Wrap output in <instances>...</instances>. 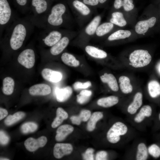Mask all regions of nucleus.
<instances>
[{"label":"nucleus","mask_w":160,"mask_h":160,"mask_svg":"<svg viewBox=\"0 0 160 160\" xmlns=\"http://www.w3.org/2000/svg\"><path fill=\"white\" fill-rule=\"evenodd\" d=\"M35 26L30 15L23 18L18 17L5 30L2 42L7 44L10 49L17 50L30 37Z\"/></svg>","instance_id":"nucleus-1"},{"label":"nucleus","mask_w":160,"mask_h":160,"mask_svg":"<svg viewBox=\"0 0 160 160\" xmlns=\"http://www.w3.org/2000/svg\"><path fill=\"white\" fill-rule=\"evenodd\" d=\"M68 7L66 1L52 6L37 27L43 29L70 28L73 19Z\"/></svg>","instance_id":"nucleus-2"},{"label":"nucleus","mask_w":160,"mask_h":160,"mask_svg":"<svg viewBox=\"0 0 160 160\" xmlns=\"http://www.w3.org/2000/svg\"><path fill=\"white\" fill-rule=\"evenodd\" d=\"M68 7L73 12L79 26H83L90 20L96 10L80 0H66Z\"/></svg>","instance_id":"nucleus-3"},{"label":"nucleus","mask_w":160,"mask_h":160,"mask_svg":"<svg viewBox=\"0 0 160 160\" xmlns=\"http://www.w3.org/2000/svg\"><path fill=\"white\" fill-rule=\"evenodd\" d=\"M59 0H31L30 15L31 20L35 26L38 25L47 14L53 3Z\"/></svg>","instance_id":"nucleus-4"},{"label":"nucleus","mask_w":160,"mask_h":160,"mask_svg":"<svg viewBox=\"0 0 160 160\" xmlns=\"http://www.w3.org/2000/svg\"><path fill=\"white\" fill-rule=\"evenodd\" d=\"M18 18L12 10L8 0H0V34Z\"/></svg>","instance_id":"nucleus-5"},{"label":"nucleus","mask_w":160,"mask_h":160,"mask_svg":"<svg viewBox=\"0 0 160 160\" xmlns=\"http://www.w3.org/2000/svg\"><path fill=\"white\" fill-rule=\"evenodd\" d=\"M102 19L100 15L95 16L88 24L79 32L75 38L74 41L83 43H87L94 36L97 28L100 24Z\"/></svg>","instance_id":"nucleus-6"},{"label":"nucleus","mask_w":160,"mask_h":160,"mask_svg":"<svg viewBox=\"0 0 160 160\" xmlns=\"http://www.w3.org/2000/svg\"><path fill=\"white\" fill-rule=\"evenodd\" d=\"M43 30L39 37L44 45L49 47L55 45L71 31L68 29L62 28Z\"/></svg>","instance_id":"nucleus-7"},{"label":"nucleus","mask_w":160,"mask_h":160,"mask_svg":"<svg viewBox=\"0 0 160 160\" xmlns=\"http://www.w3.org/2000/svg\"><path fill=\"white\" fill-rule=\"evenodd\" d=\"M151 60V56L147 50L137 49L130 55L129 64L134 68H142L149 64Z\"/></svg>","instance_id":"nucleus-8"},{"label":"nucleus","mask_w":160,"mask_h":160,"mask_svg":"<svg viewBox=\"0 0 160 160\" xmlns=\"http://www.w3.org/2000/svg\"><path fill=\"white\" fill-rule=\"evenodd\" d=\"M127 126L123 123L118 121L114 124L110 128L107 134V138L111 143L118 142L121 136L125 135L128 131Z\"/></svg>","instance_id":"nucleus-9"},{"label":"nucleus","mask_w":160,"mask_h":160,"mask_svg":"<svg viewBox=\"0 0 160 160\" xmlns=\"http://www.w3.org/2000/svg\"><path fill=\"white\" fill-rule=\"evenodd\" d=\"M78 33L71 31L63 36L58 42L51 47L49 51L50 54L56 56L62 53L68 46L71 40L76 36Z\"/></svg>","instance_id":"nucleus-10"},{"label":"nucleus","mask_w":160,"mask_h":160,"mask_svg":"<svg viewBox=\"0 0 160 160\" xmlns=\"http://www.w3.org/2000/svg\"><path fill=\"white\" fill-rule=\"evenodd\" d=\"M35 55L34 50L28 48L24 49L19 54L17 60L22 65L27 68H31L34 66Z\"/></svg>","instance_id":"nucleus-11"},{"label":"nucleus","mask_w":160,"mask_h":160,"mask_svg":"<svg viewBox=\"0 0 160 160\" xmlns=\"http://www.w3.org/2000/svg\"><path fill=\"white\" fill-rule=\"evenodd\" d=\"M47 142V138L44 136H41L37 139L29 137L25 141L24 145L27 150L33 152L35 151L39 148L44 146Z\"/></svg>","instance_id":"nucleus-12"},{"label":"nucleus","mask_w":160,"mask_h":160,"mask_svg":"<svg viewBox=\"0 0 160 160\" xmlns=\"http://www.w3.org/2000/svg\"><path fill=\"white\" fill-rule=\"evenodd\" d=\"M73 150L72 145L67 143H57L54 147L53 155L57 159H60L65 155L71 154Z\"/></svg>","instance_id":"nucleus-13"},{"label":"nucleus","mask_w":160,"mask_h":160,"mask_svg":"<svg viewBox=\"0 0 160 160\" xmlns=\"http://www.w3.org/2000/svg\"><path fill=\"white\" fill-rule=\"evenodd\" d=\"M156 21V18L154 16L147 20L140 21L135 26V31L138 34H144L148 31L149 28L154 26Z\"/></svg>","instance_id":"nucleus-14"},{"label":"nucleus","mask_w":160,"mask_h":160,"mask_svg":"<svg viewBox=\"0 0 160 160\" xmlns=\"http://www.w3.org/2000/svg\"><path fill=\"white\" fill-rule=\"evenodd\" d=\"M51 92L50 87L47 84H39L34 85L29 89V94L33 96H44L48 95Z\"/></svg>","instance_id":"nucleus-15"},{"label":"nucleus","mask_w":160,"mask_h":160,"mask_svg":"<svg viewBox=\"0 0 160 160\" xmlns=\"http://www.w3.org/2000/svg\"><path fill=\"white\" fill-rule=\"evenodd\" d=\"M41 74L44 80L53 83L59 82L62 77L60 72L47 68L44 69L41 71Z\"/></svg>","instance_id":"nucleus-16"},{"label":"nucleus","mask_w":160,"mask_h":160,"mask_svg":"<svg viewBox=\"0 0 160 160\" xmlns=\"http://www.w3.org/2000/svg\"><path fill=\"white\" fill-rule=\"evenodd\" d=\"M143 97L141 92H138L135 94L132 102L127 108V111L129 113L132 115L136 113L142 104Z\"/></svg>","instance_id":"nucleus-17"},{"label":"nucleus","mask_w":160,"mask_h":160,"mask_svg":"<svg viewBox=\"0 0 160 160\" xmlns=\"http://www.w3.org/2000/svg\"><path fill=\"white\" fill-rule=\"evenodd\" d=\"M72 93V89L70 86H67L61 89L57 88L55 90L57 100L60 102L66 101L70 97Z\"/></svg>","instance_id":"nucleus-18"},{"label":"nucleus","mask_w":160,"mask_h":160,"mask_svg":"<svg viewBox=\"0 0 160 160\" xmlns=\"http://www.w3.org/2000/svg\"><path fill=\"white\" fill-rule=\"evenodd\" d=\"M73 127L71 125L65 124L61 125L57 130L55 137L56 140L58 142L63 140L73 131Z\"/></svg>","instance_id":"nucleus-19"},{"label":"nucleus","mask_w":160,"mask_h":160,"mask_svg":"<svg viewBox=\"0 0 160 160\" xmlns=\"http://www.w3.org/2000/svg\"><path fill=\"white\" fill-rule=\"evenodd\" d=\"M84 50L89 55L94 58L103 59L107 56V54L105 51L94 46L86 45Z\"/></svg>","instance_id":"nucleus-20"},{"label":"nucleus","mask_w":160,"mask_h":160,"mask_svg":"<svg viewBox=\"0 0 160 160\" xmlns=\"http://www.w3.org/2000/svg\"><path fill=\"white\" fill-rule=\"evenodd\" d=\"M100 79L102 82L107 83L112 91L117 92L119 90L116 79L113 74L105 73L100 76Z\"/></svg>","instance_id":"nucleus-21"},{"label":"nucleus","mask_w":160,"mask_h":160,"mask_svg":"<svg viewBox=\"0 0 160 160\" xmlns=\"http://www.w3.org/2000/svg\"><path fill=\"white\" fill-rule=\"evenodd\" d=\"M114 27V24L110 22L100 24L97 28L93 37L97 38L103 37L111 32Z\"/></svg>","instance_id":"nucleus-22"},{"label":"nucleus","mask_w":160,"mask_h":160,"mask_svg":"<svg viewBox=\"0 0 160 160\" xmlns=\"http://www.w3.org/2000/svg\"><path fill=\"white\" fill-rule=\"evenodd\" d=\"M152 109L150 106L145 105L143 106L134 118V121L137 123L142 122L146 117H149L152 115Z\"/></svg>","instance_id":"nucleus-23"},{"label":"nucleus","mask_w":160,"mask_h":160,"mask_svg":"<svg viewBox=\"0 0 160 160\" xmlns=\"http://www.w3.org/2000/svg\"><path fill=\"white\" fill-rule=\"evenodd\" d=\"M119 87L121 91L124 93L127 94L131 93L133 89L129 79L127 76H122L119 78Z\"/></svg>","instance_id":"nucleus-24"},{"label":"nucleus","mask_w":160,"mask_h":160,"mask_svg":"<svg viewBox=\"0 0 160 160\" xmlns=\"http://www.w3.org/2000/svg\"><path fill=\"white\" fill-rule=\"evenodd\" d=\"M119 101V98L115 96H110L101 98L97 101V104L104 108H108L117 104Z\"/></svg>","instance_id":"nucleus-25"},{"label":"nucleus","mask_w":160,"mask_h":160,"mask_svg":"<svg viewBox=\"0 0 160 160\" xmlns=\"http://www.w3.org/2000/svg\"><path fill=\"white\" fill-rule=\"evenodd\" d=\"M68 117V113L63 109L60 107L58 108L56 111V116L51 124L52 127H57Z\"/></svg>","instance_id":"nucleus-26"},{"label":"nucleus","mask_w":160,"mask_h":160,"mask_svg":"<svg viewBox=\"0 0 160 160\" xmlns=\"http://www.w3.org/2000/svg\"><path fill=\"white\" fill-rule=\"evenodd\" d=\"M61 58L65 64L71 67H76L79 65V61L76 59L72 54L67 52H64L61 55Z\"/></svg>","instance_id":"nucleus-27"},{"label":"nucleus","mask_w":160,"mask_h":160,"mask_svg":"<svg viewBox=\"0 0 160 160\" xmlns=\"http://www.w3.org/2000/svg\"><path fill=\"white\" fill-rule=\"evenodd\" d=\"M148 91L150 96L153 98L160 95V84L157 81L151 80L148 85Z\"/></svg>","instance_id":"nucleus-28"},{"label":"nucleus","mask_w":160,"mask_h":160,"mask_svg":"<svg viewBox=\"0 0 160 160\" xmlns=\"http://www.w3.org/2000/svg\"><path fill=\"white\" fill-rule=\"evenodd\" d=\"M14 86L15 82L13 79L9 77H5L3 81V92L5 95H11L13 92Z\"/></svg>","instance_id":"nucleus-29"},{"label":"nucleus","mask_w":160,"mask_h":160,"mask_svg":"<svg viewBox=\"0 0 160 160\" xmlns=\"http://www.w3.org/2000/svg\"><path fill=\"white\" fill-rule=\"evenodd\" d=\"M131 34V32L128 30H119L110 34L108 36L107 40L109 41H112L124 39L129 37Z\"/></svg>","instance_id":"nucleus-30"},{"label":"nucleus","mask_w":160,"mask_h":160,"mask_svg":"<svg viewBox=\"0 0 160 160\" xmlns=\"http://www.w3.org/2000/svg\"><path fill=\"white\" fill-rule=\"evenodd\" d=\"M110 21L114 25L120 27L124 26L127 24V22L123 14L118 12H114L112 13Z\"/></svg>","instance_id":"nucleus-31"},{"label":"nucleus","mask_w":160,"mask_h":160,"mask_svg":"<svg viewBox=\"0 0 160 160\" xmlns=\"http://www.w3.org/2000/svg\"><path fill=\"white\" fill-rule=\"evenodd\" d=\"M103 117V114L100 112H95L93 113L89 118L87 126V129L88 131H92L95 129L97 122Z\"/></svg>","instance_id":"nucleus-32"},{"label":"nucleus","mask_w":160,"mask_h":160,"mask_svg":"<svg viewBox=\"0 0 160 160\" xmlns=\"http://www.w3.org/2000/svg\"><path fill=\"white\" fill-rule=\"evenodd\" d=\"M25 115L24 112H17L13 115H10L7 116L4 121V123L8 126L12 125L23 119Z\"/></svg>","instance_id":"nucleus-33"},{"label":"nucleus","mask_w":160,"mask_h":160,"mask_svg":"<svg viewBox=\"0 0 160 160\" xmlns=\"http://www.w3.org/2000/svg\"><path fill=\"white\" fill-rule=\"evenodd\" d=\"M16 7L22 13L30 11L31 0H13Z\"/></svg>","instance_id":"nucleus-34"},{"label":"nucleus","mask_w":160,"mask_h":160,"mask_svg":"<svg viewBox=\"0 0 160 160\" xmlns=\"http://www.w3.org/2000/svg\"><path fill=\"white\" fill-rule=\"evenodd\" d=\"M148 157L147 149L144 143H139L137 147L136 159L137 160H145Z\"/></svg>","instance_id":"nucleus-35"},{"label":"nucleus","mask_w":160,"mask_h":160,"mask_svg":"<svg viewBox=\"0 0 160 160\" xmlns=\"http://www.w3.org/2000/svg\"><path fill=\"white\" fill-rule=\"evenodd\" d=\"M37 124L33 122H28L23 124L21 126L22 132L27 134L35 132L38 128Z\"/></svg>","instance_id":"nucleus-36"},{"label":"nucleus","mask_w":160,"mask_h":160,"mask_svg":"<svg viewBox=\"0 0 160 160\" xmlns=\"http://www.w3.org/2000/svg\"><path fill=\"white\" fill-rule=\"evenodd\" d=\"M148 151L149 153L154 158H157L160 156V148L156 144H153L149 146Z\"/></svg>","instance_id":"nucleus-37"},{"label":"nucleus","mask_w":160,"mask_h":160,"mask_svg":"<svg viewBox=\"0 0 160 160\" xmlns=\"http://www.w3.org/2000/svg\"><path fill=\"white\" fill-rule=\"evenodd\" d=\"M126 11H129L132 10L135 6L133 0H122V7Z\"/></svg>","instance_id":"nucleus-38"},{"label":"nucleus","mask_w":160,"mask_h":160,"mask_svg":"<svg viewBox=\"0 0 160 160\" xmlns=\"http://www.w3.org/2000/svg\"><path fill=\"white\" fill-rule=\"evenodd\" d=\"M91 85V83L90 81H87L84 83L76 82L73 85V87L76 90L80 89H85L88 88Z\"/></svg>","instance_id":"nucleus-39"},{"label":"nucleus","mask_w":160,"mask_h":160,"mask_svg":"<svg viewBox=\"0 0 160 160\" xmlns=\"http://www.w3.org/2000/svg\"><path fill=\"white\" fill-rule=\"evenodd\" d=\"M9 140V136L2 130L0 131V143L2 145L7 144Z\"/></svg>","instance_id":"nucleus-40"},{"label":"nucleus","mask_w":160,"mask_h":160,"mask_svg":"<svg viewBox=\"0 0 160 160\" xmlns=\"http://www.w3.org/2000/svg\"><path fill=\"white\" fill-rule=\"evenodd\" d=\"M79 116L82 121H86L89 119L91 116V113L90 111L88 110H82L80 112Z\"/></svg>","instance_id":"nucleus-41"},{"label":"nucleus","mask_w":160,"mask_h":160,"mask_svg":"<svg viewBox=\"0 0 160 160\" xmlns=\"http://www.w3.org/2000/svg\"><path fill=\"white\" fill-rule=\"evenodd\" d=\"M85 4L96 10L99 7V0H80Z\"/></svg>","instance_id":"nucleus-42"},{"label":"nucleus","mask_w":160,"mask_h":160,"mask_svg":"<svg viewBox=\"0 0 160 160\" xmlns=\"http://www.w3.org/2000/svg\"><path fill=\"white\" fill-rule=\"evenodd\" d=\"M90 96H87L84 94L79 93L77 96V101L80 104H83L88 102Z\"/></svg>","instance_id":"nucleus-43"},{"label":"nucleus","mask_w":160,"mask_h":160,"mask_svg":"<svg viewBox=\"0 0 160 160\" xmlns=\"http://www.w3.org/2000/svg\"><path fill=\"white\" fill-rule=\"evenodd\" d=\"M94 150L91 148H88L83 154V158L85 160H94L93 153Z\"/></svg>","instance_id":"nucleus-44"},{"label":"nucleus","mask_w":160,"mask_h":160,"mask_svg":"<svg viewBox=\"0 0 160 160\" xmlns=\"http://www.w3.org/2000/svg\"><path fill=\"white\" fill-rule=\"evenodd\" d=\"M108 153L105 151H101L98 152L96 156V160H105L107 158Z\"/></svg>","instance_id":"nucleus-45"},{"label":"nucleus","mask_w":160,"mask_h":160,"mask_svg":"<svg viewBox=\"0 0 160 160\" xmlns=\"http://www.w3.org/2000/svg\"><path fill=\"white\" fill-rule=\"evenodd\" d=\"M70 119L72 124L77 125H80L82 121L79 116H72L71 117Z\"/></svg>","instance_id":"nucleus-46"},{"label":"nucleus","mask_w":160,"mask_h":160,"mask_svg":"<svg viewBox=\"0 0 160 160\" xmlns=\"http://www.w3.org/2000/svg\"><path fill=\"white\" fill-rule=\"evenodd\" d=\"M113 7L116 9L121 8L122 7V0H114Z\"/></svg>","instance_id":"nucleus-47"},{"label":"nucleus","mask_w":160,"mask_h":160,"mask_svg":"<svg viewBox=\"0 0 160 160\" xmlns=\"http://www.w3.org/2000/svg\"><path fill=\"white\" fill-rule=\"evenodd\" d=\"M8 113L7 111L4 108H0V120L3 119L8 115Z\"/></svg>","instance_id":"nucleus-48"},{"label":"nucleus","mask_w":160,"mask_h":160,"mask_svg":"<svg viewBox=\"0 0 160 160\" xmlns=\"http://www.w3.org/2000/svg\"><path fill=\"white\" fill-rule=\"evenodd\" d=\"M108 0H99V7H101L105 4L108 2Z\"/></svg>","instance_id":"nucleus-49"},{"label":"nucleus","mask_w":160,"mask_h":160,"mask_svg":"<svg viewBox=\"0 0 160 160\" xmlns=\"http://www.w3.org/2000/svg\"><path fill=\"white\" fill-rule=\"evenodd\" d=\"M158 69L159 72V73H160V63L159 65Z\"/></svg>","instance_id":"nucleus-50"},{"label":"nucleus","mask_w":160,"mask_h":160,"mask_svg":"<svg viewBox=\"0 0 160 160\" xmlns=\"http://www.w3.org/2000/svg\"><path fill=\"white\" fill-rule=\"evenodd\" d=\"M0 160H9V159L6 158H0Z\"/></svg>","instance_id":"nucleus-51"},{"label":"nucleus","mask_w":160,"mask_h":160,"mask_svg":"<svg viewBox=\"0 0 160 160\" xmlns=\"http://www.w3.org/2000/svg\"><path fill=\"white\" fill-rule=\"evenodd\" d=\"M159 119L160 120V113L159 114Z\"/></svg>","instance_id":"nucleus-52"}]
</instances>
